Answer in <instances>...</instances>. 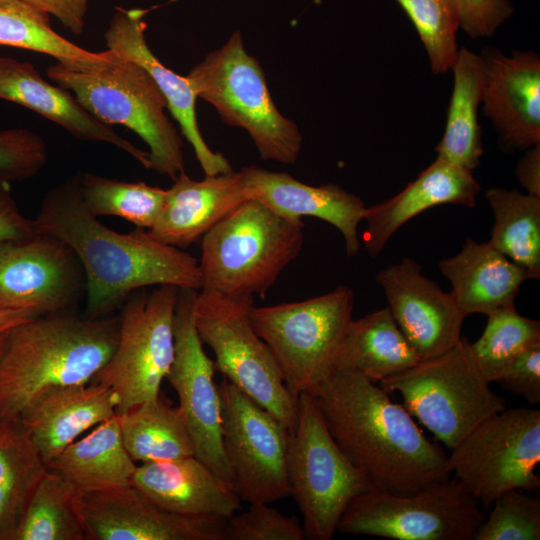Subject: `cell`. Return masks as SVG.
<instances>
[{
	"label": "cell",
	"instance_id": "obj_34",
	"mask_svg": "<svg viewBox=\"0 0 540 540\" xmlns=\"http://www.w3.org/2000/svg\"><path fill=\"white\" fill-rule=\"evenodd\" d=\"M0 45L47 54L76 70L102 68L117 57L112 50L91 52L63 38L51 28L48 15L22 1L0 5Z\"/></svg>",
	"mask_w": 540,
	"mask_h": 540
},
{
	"label": "cell",
	"instance_id": "obj_8",
	"mask_svg": "<svg viewBox=\"0 0 540 540\" xmlns=\"http://www.w3.org/2000/svg\"><path fill=\"white\" fill-rule=\"evenodd\" d=\"M353 306L352 290L341 285L303 301L250 308L252 326L294 396L310 392L333 372Z\"/></svg>",
	"mask_w": 540,
	"mask_h": 540
},
{
	"label": "cell",
	"instance_id": "obj_44",
	"mask_svg": "<svg viewBox=\"0 0 540 540\" xmlns=\"http://www.w3.org/2000/svg\"><path fill=\"white\" fill-rule=\"evenodd\" d=\"M37 232L34 220L26 218L12 195L11 182L0 175V242Z\"/></svg>",
	"mask_w": 540,
	"mask_h": 540
},
{
	"label": "cell",
	"instance_id": "obj_45",
	"mask_svg": "<svg viewBox=\"0 0 540 540\" xmlns=\"http://www.w3.org/2000/svg\"><path fill=\"white\" fill-rule=\"evenodd\" d=\"M33 9L54 16L75 35L83 33L90 0H21Z\"/></svg>",
	"mask_w": 540,
	"mask_h": 540
},
{
	"label": "cell",
	"instance_id": "obj_42",
	"mask_svg": "<svg viewBox=\"0 0 540 540\" xmlns=\"http://www.w3.org/2000/svg\"><path fill=\"white\" fill-rule=\"evenodd\" d=\"M460 27L471 38L491 37L514 13L509 0H450Z\"/></svg>",
	"mask_w": 540,
	"mask_h": 540
},
{
	"label": "cell",
	"instance_id": "obj_5",
	"mask_svg": "<svg viewBox=\"0 0 540 540\" xmlns=\"http://www.w3.org/2000/svg\"><path fill=\"white\" fill-rule=\"evenodd\" d=\"M47 76L72 92L102 123L136 133L149 148L150 169L173 181L185 172L183 142L165 113V97L141 65L117 54L112 63L94 70L71 69L57 62L47 69Z\"/></svg>",
	"mask_w": 540,
	"mask_h": 540
},
{
	"label": "cell",
	"instance_id": "obj_20",
	"mask_svg": "<svg viewBox=\"0 0 540 540\" xmlns=\"http://www.w3.org/2000/svg\"><path fill=\"white\" fill-rule=\"evenodd\" d=\"M148 10L118 7L104 33L107 49L141 65L153 78L167 102V109L178 122L181 133L191 144L205 175L232 171L228 160L207 145L196 118V99L186 76L164 66L154 55L145 38L144 17Z\"/></svg>",
	"mask_w": 540,
	"mask_h": 540
},
{
	"label": "cell",
	"instance_id": "obj_12",
	"mask_svg": "<svg viewBox=\"0 0 540 540\" xmlns=\"http://www.w3.org/2000/svg\"><path fill=\"white\" fill-rule=\"evenodd\" d=\"M479 505L449 478L409 494L371 488L350 503L337 531L397 540H474L486 517Z\"/></svg>",
	"mask_w": 540,
	"mask_h": 540
},
{
	"label": "cell",
	"instance_id": "obj_7",
	"mask_svg": "<svg viewBox=\"0 0 540 540\" xmlns=\"http://www.w3.org/2000/svg\"><path fill=\"white\" fill-rule=\"evenodd\" d=\"M379 384L388 394L398 392L410 415L449 449L483 420L506 408L505 399L491 389L477 368L466 338Z\"/></svg>",
	"mask_w": 540,
	"mask_h": 540
},
{
	"label": "cell",
	"instance_id": "obj_1",
	"mask_svg": "<svg viewBox=\"0 0 540 540\" xmlns=\"http://www.w3.org/2000/svg\"><path fill=\"white\" fill-rule=\"evenodd\" d=\"M36 230L65 242L79 259L86 278L85 316L100 318L139 289L160 285L202 288L199 262L165 244L149 230L118 233L86 207L79 173L50 189L34 219Z\"/></svg>",
	"mask_w": 540,
	"mask_h": 540
},
{
	"label": "cell",
	"instance_id": "obj_14",
	"mask_svg": "<svg viewBox=\"0 0 540 540\" xmlns=\"http://www.w3.org/2000/svg\"><path fill=\"white\" fill-rule=\"evenodd\" d=\"M217 385L232 489L249 504L290 496L289 429L225 377Z\"/></svg>",
	"mask_w": 540,
	"mask_h": 540
},
{
	"label": "cell",
	"instance_id": "obj_4",
	"mask_svg": "<svg viewBox=\"0 0 540 540\" xmlns=\"http://www.w3.org/2000/svg\"><path fill=\"white\" fill-rule=\"evenodd\" d=\"M302 221L248 199L201 238L202 291L264 298L303 245Z\"/></svg>",
	"mask_w": 540,
	"mask_h": 540
},
{
	"label": "cell",
	"instance_id": "obj_37",
	"mask_svg": "<svg viewBox=\"0 0 540 540\" xmlns=\"http://www.w3.org/2000/svg\"><path fill=\"white\" fill-rule=\"evenodd\" d=\"M487 316L482 335L469 343V350L477 368L491 383L516 356L540 342V322L520 315L514 304Z\"/></svg>",
	"mask_w": 540,
	"mask_h": 540
},
{
	"label": "cell",
	"instance_id": "obj_30",
	"mask_svg": "<svg viewBox=\"0 0 540 540\" xmlns=\"http://www.w3.org/2000/svg\"><path fill=\"white\" fill-rule=\"evenodd\" d=\"M453 90L445 130L435 148L439 158L473 171L483 155L478 108L481 104L483 65L480 54L458 50L451 68Z\"/></svg>",
	"mask_w": 540,
	"mask_h": 540
},
{
	"label": "cell",
	"instance_id": "obj_40",
	"mask_svg": "<svg viewBox=\"0 0 540 540\" xmlns=\"http://www.w3.org/2000/svg\"><path fill=\"white\" fill-rule=\"evenodd\" d=\"M247 511L227 519L226 540H303L302 524L297 517L286 516L269 503L250 504Z\"/></svg>",
	"mask_w": 540,
	"mask_h": 540
},
{
	"label": "cell",
	"instance_id": "obj_33",
	"mask_svg": "<svg viewBox=\"0 0 540 540\" xmlns=\"http://www.w3.org/2000/svg\"><path fill=\"white\" fill-rule=\"evenodd\" d=\"M494 224L489 244L522 267L530 279L540 278V198L517 189L485 192Z\"/></svg>",
	"mask_w": 540,
	"mask_h": 540
},
{
	"label": "cell",
	"instance_id": "obj_27",
	"mask_svg": "<svg viewBox=\"0 0 540 540\" xmlns=\"http://www.w3.org/2000/svg\"><path fill=\"white\" fill-rule=\"evenodd\" d=\"M439 270L452 285L451 294L467 316L488 315L514 304L528 273L489 243L467 238L454 256L439 261Z\"/></svg>",
	"mask_w": 540,
	"mask_h": 540
},
{
	"label": "cell",
	"instance_id": "obj_43",
	"mask_svg": "<svg viewBox=\"0 0 540 540\" xmlns=\"http://www.w3.org/2000/svg\"><path fill=\"white\" fill-rule=\"evenodd\" d=\"M530 404L540 402V342L516 356L502 371L497 381Z\"/></svg>",
	"mask_w": 540,
	"mask_h": 540
},
{
	"label": "cell",
	"instance_id": "obj_31",
	"mask_svg": "<svg viewBox=\"0 0 540 540\" xmlns=\"http://www.w3.org/2000/svg\"><path fill=\"white\" fill-rule=\"evenodd\" d=\"M117 416L124 446L134 462L195 456L181 409L160 393Z\"/></svg>",
	"mask_w": 540,
	"mask_h": 540
},
{
	"label": "cell",
	"instance_id": "obj_17",
	"mask_svg": "<svg viewBox=\"0 0 540 540\" xmlns=\"http://www.w3.org/2000/svg\"><path fill=\"white\" fill-rule=\"evenodd\" d=\"M77 505L87 539L226 540V518L175 514L131 484L106 491H78Z\"/></svg>",
	"mask_w": 540,
	"mask_h": 540
},
{
	"label": "cell",
	"instance_id": "obj_46",
	"mask_svg": "<svg viewBox=\"0 0 540 540\" xmlns=\"http://www.w3.org/2000/svg\"><path fill=\"white\" fill-rule=\"evenodd\" d=\"M515 176L527 194L540 198V144L526 150L516 165Z\"/></svg>",
	"mask_w": 540,
	"mask_h": 540
},
{
	"label": "cell",
	"instance_id": "obj_16",
	"mask_svg": "<svg viewBox=\"0 0 540 540\" xmlns=\"http://www.w3.org/2000/svg\"><path fill=\"white\" fill-rule=\"evenodd\" d=\"M198 290L179 288L174 317V358L165 379L179 398L195 456L230 484L222 444V418L214 362L194 323ZM231 485V484H230Z\"/></svg>",
	"mask_w": 540,
	"mask_h": 540
},
{
	"label": "cell",
	"instance_id": "obj_15",
	"mask_svg": "<svg viewBox=\"0 0 540 540\" xmlns=\"http://www.w3.org/2000/svg\"><path fill=\"white\" fill-rule=\"evenodd\" d=\"M85 293L83 267L62 240L37 231L0 242V311H71Z\"/></svg>",
	"mask_w": 540,
	"mask_h": 540
},
{
	"label": "cell",
	"instance_id": "obj_6",
	"mask_svg": "<svg viewBox=\"0 0 540 540\" xmlns=\"http://www.w3.org/2000/svg\"><path fill=\"white\" fill-rule=\"evenodd\" d=\"M186 78L197 98L210 103L225 124L249 133L263 160L296 162L302 135L275 106L264 72L246 51L240 30L208 53Z\"/></svg>",
	"mask_w": 540,
	"mask_h": 540
},
{
	"label": "cell",
	"instance_id": "obj_36",
	"mask_svg": "<svg viewBox=\"0 0 540 540\" xmlns=\"http://www.w3.org/2000/svg\"><path fill=\"white\" fill-rule=\"evenodd\" d=\"M87 209L96 217L116 216L136 227L151 229L163 209L166 190L144 182H126L94 173H79Z\"/></svg>",
	"mask_w": 540,
	"mask_h": 540
},
{
	"label": "cell",
	"instance_id": "obj_11",
	"mask_svg": "<svg viewBox=\"0 0 540 540\" xmlns=\"http://www.w3.org/2000/svg\"><path fill=\"white\" fill-rule=\"evenodd\" d=\"M450 450L448 473L485 508L511 489L537 491L540 410L505 408L479 423Z\"/></svg>",
	"mask_w": 540,
	"mask_h": 540
},
{
	"label": "cell",
	"instance_id": "obj_25",
	"mask_svg": "<svg viewBox=\"0 0 540 540\" xmlns=\"http://www.w3.org/2000/svg\"><path fill=\"white\" fill-rule=\"evenodd\" d=\"M131 485L160 507L183 516L228 519L241 510L231 485L196 456L141 463Z\"/></svg>",
	"mask_w": 540,
	"mask_h": 540
},
{
	"label": "cell",
	"instance_id": "obj_48",
	"mask_svg": "<svg viewBox=\"0 0 540 540\" xmlns=\"http://www.w3.org/2000/svg\"><path fill=\"white\" fill-rule=\"evenodd\" d=\"M7 331H5L3 333H0V359H1L2 353L4 351Z\"/></svg>",
	"mask_w": 540,
	"mask_h": 540
},
{
	"label": "cell",
	"instance_id": "obj_18",
	"mask_svg": "<svg viewBox=\"0 0 540 540\" xmlns=\"http://www.w3.org/2000/svg\"><path fill=\"white\" fill-rule=\"evenodd\" d=\"M421 270L417 261L404 258L381 270L375 280L396 324L422 360L459 343L466 315L451 292H444Z\"/></svg>",
	"mask_w": 540,
	"mask_h": 540
},
{
	"label": "cell",
	"instance_id": "obj_41",
	"mask_svg": "<svg viewBox=\"0 0 540 540\" xmlns=\"http://www.w3.org/2000/svg\"><path fill=\"white\" fill-rule=\"evenodd\" d=\"M47 160V145L39 134L24 128L0 130V175L10 182L35 177Z\"/></svg>",
	"mask_w": 540,
	"mask_h": 540
},
{
	"label": "cell",
	"instance_id": "obj_21",
	"mask_svg": "<svg viewBox=\"0 0 540 540\" xmlns=\"http://www.w3.org/2000/svg\"><path fill=\"white\" fill-rule=\"evenodd\" d=\"M120 400L95 382L58 385L39 392L19 419L47 463L83 433L117 415Z\"/></svg>",
	"mask_w": 540,
	"mask_h": 540
},
{
	"label": "cell",
	"instance_id": "obj_32",
	"mask_svg": "<svg viewBox=\"0 0 540 540\" xmlns=\"http://www.w3.org/2000/svg\"><path fill=\"white\" fill-rule=\"evenodd\" d=\"M47 466L19 418H0V540H14Z\"/></svg>",
	"mask_w": 540,
	"mask_h": 540
},
{
	"label": "cell",
	"instance_id": "obj_49",
	"mask_svg": "<svg viewBox=\"0 0 540 540\" xmlns=\"http://www.w3.org/2000/svg\"><path fill=\"white\" fill-rule=\"evenodd\" d=\"M21 0H0V5H10L20 2Z\"/></svg>",
	"mask_w": 540,
	"mask_h": 540
},
{
	"label": "cell",
	"instance_id": "obj_2",
	"mask_svg": "<svg viewBox=\"0 0 540 540\" xmlns=\"http://www.w3.org/2000/svg\"><path fill=\"white\" fill-rule=\"evenodd\" d=\"M308 393L338 447L373 488L409 494L449 478L445 451L375 382L336 370Z\"/></svg>",
	"mask_w": 540,
	"mask_h": 540
},
{
	"label": "cell",
	"instance_id": "obj_23",
	"mask_svg": "<svg viewBox=\"0 0 540 540\" xmlns=\"http://www.w3.org/2000/svg\"><path fill=\"white\" fill-rule=\"evenodd\" d=\"M0 98L36 112L79 140L110 144L150 169L148 152L96 119L71 92L47 82L30 62L0 55Z\"/></svg>",
	"mask_w": 540,
	"mask_h": 540
},
{
	"label": "cell",
	"instance_id": "obj_9",
	"mask_svg": "<svg viewBox=\"0 0 540 540\" xmlns=\"http://www.w3.org/2000/svg\"><path fill=\"white\" fill-rule=\"evenodd\" d=\"M287 471L290 496L310 540L332 539L350 503L373 488L338 447L309 393L298 396L296 421L289 430Z\"/></svg>",
	"mask_w": 540,
	"mask_h": 540
},
{
	"label": "cell",
	"instance_id": "obj_3",
	"mask_svg": "<svg viewBox=\"0 0 540 540\" xmlns=\"http://www.w3.org/2000/svg\"><path fill=\"white\" fill-rule=\"evenodd\" d=\"M119 318H89L63 311L7 331L0 359V418H19L42 390L87 383L110 359Z\"/></svg>",
	"mask_w": 540,
	"mask_h": 540
},
{
	"label": "cell",
	"instance_id": "obj_13",
	"mask_svg": "<svg viewBox=\"0 0 540 540\" xmlns=\"http://www.w3.org/2000/svg\"><path fill=\"white\" fill-rule=\"evenodd\" d=\"M178 289L171 285L139 289L121 305L117 345L92 380L117 393V415L160 393L174 358Z\"/></svg>",
	"mask_w": 540,
	"mask_h": 540
},
{
	"label": "cell",
	"instance_id": "obj_29",
	"mask_svg": "<svg viewBox=\"0 0 540 540\" xmlns=\"http://www.w3.org/2000/svg\"><path fill=\"white\" fill-rule=\"evenodd\" d=\"M421 359L403 335L388 307L352 319L338 351L334 370L351 371L380 382Z\"/></svg>",
	"mask_w": 540,
	"mask_h": 540
},
{
	"label": "cell",
	"instance_id": "obj_35",
	"mask_svg": "<svg viewBox=\"0 0 540 540\" xmlns=\"http://www.w3.org/2000/svg\"><path fill=\"white\" fill-rule=\"evenodd\" d=\"M77 495L69 480L47 469L27 504L14 540H86Z\"/></svg>",
	"mask_w": 540,
	"mask_h": 540
},
{
	"label": "cell",
	"instance_id": "obj_39",
	"mask_svg": "<svg viewBox=\"0 0 540 540\" xmlns=\"http://www.w3.org/2000/svg\"><path fill=\"white\" fill-rule=\"evenodd\" d=\"M474 540H539L540 500L519 489L500 494Z\"/></svg>",
	"mask_w": 540,
	"mask_h": 540
},
{
	"label": "cell",
	"instance_id": "obj_22",
	"mask_svg": "<svg viewBox=\"0 0 540 540\" xmlns=\"http://www.w3.org/2000/svg\"><path fill=\"white\" fill-rule=\"evenodd\" d=\"M240 170L248 199L257 200L292 221H301L305 216L322 219L340 231L348 256L358 253V225L366 210L358 196L333 183L307 185L286 172L268 171L253 165Z\"/></svg>",
	"mask_w": 540,
	"mask_h": 540
},
{
	"label": "cell",
	"instance_id": "obj_24",
	"mask_svg": "<svg viewBox=\"0 0 540 540\" xmlns=\"http://www.w3.org/2000/svg\"><path fill=\"white\" fill-rule=\"evenodd\" d=\"M166 189L161 214L149 229L159 241L184 249L201 238L220 220L248 200L241 172H231L203 180L191 179L185 172Z\"/></svg>",
	"mask_w": 540,
	"mask_h": 540
},
{
	"label": "cell",
	"instance_id": "obj_10",
	"mask_svg": "<svg viewBox=\"0 0 540 540\" xmlns=\"http://www.w3.org/2000/svg\"><path fill=\"white\" fill-rule=\"evenodd\" d=\"M253 297L198 293L194 323L215 355V369L289 430L297 417V400L287 388L266 343L254 330L249 311Z\"/></svg>",
	"mask_w": 540,
	"mask_h": 540
},
{
	"label": "cell",
	"instance_id": "obj_38",
	"mask_svg": "<svg viewBox=\"0 0 540 540\" xmlns=\"http://www.w3.org/2000/svg\"><path fill=\"white\" fill-rule=\"evenodd\" d=\"M412 22L429 58L431 71L451 70L457 54L458 15L450 0H395Z\"/></svg>",
	"mask_w": 540,
	"mask_h": 540
},
{
	"label": "cell",
	"instance_id": "obj_26",
	"mask_svg": "<svg viewBox=\"0 0 540 540\" xmlns=\"http://www.w3.org/2000/svg\"><path fill=\"white\" fill-rule=\"evenodd\" d=\"M479 190L471 170L437 157L398 194L366 208V251L377 256L403 224L429 208L441 204L474 207Z\"/></svg>",
	"mask_w": 540,
	"mask_h": 540
},
{
	"label": "cell",
	"instance_id": "obj_28",
	"mask_svg": "<svg viewBox=\"0 0 540 540\" xmlns=\"http://www.w3.org/2000/svg\"><path fill=\"white\" fill-rule=\"evenodd\" d=\"M136 466L124 446L117 415L95 426L47 463L48 469L64 476L79 492L130 485Z\"/></svg>",
	"mask_w": 540,
	"mask_h": 540
},
{
	"label": "cell",
	"instance_id": "obj_19",
	"mask_svg": "<svg viewBox=\"0 0 540 540\" xmlns=\"http://www.w3.org/2000/svg\"><path fill=\"white\" fill-rule=\"evenodd\" d=\"M481 103L505 150L540 144V57L534 51L485 49Z\"/></svg>",
	"mask_w": 540,
	"mask_h": 540
},
{
	"label": "cell",
	"instance_id": "obj_47",
	"mask_svg": "<svg viewBox=\"0 0 540 540\" xmlns=\"http://www.w3.org/2000/svg\"><path fill=\"white\" fill-rule=\"evenodd\" d=\"M35 317L37 316L24 311H0V333Z\"/></svg>",
	"mask_w": 540,
	"mask_h": 540
}]
</instances>
